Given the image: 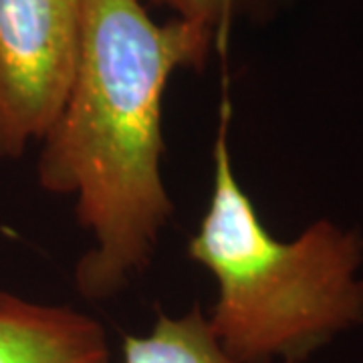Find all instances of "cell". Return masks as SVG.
Instances as JSON below:
<instances>
[{
    "label": "cell",
    "mask_w": 363,
    "mask_h": 363,
    "mask_svg": "<svg viewBox=\"0 0 363 363\" xmlns=\"http://www.w3.org/2000/svg\"><path fill=\"white\" fill-rule=\"evenodd\" d=\"M123 363H240L230 357L214 335L206 315L194 307L184 317L160 313L150 335H128Z\"/></svg>",
    "instance_id": "5b68a950"
},
{
    "label": "cell",
    "mask_w": 363,
    "mask_h": 363,
    "mask_svg": "<svg viewBox=\"0 0 363 363\" xmlns=\"http://www.w3.org/2000/svg\"><path fill=\"white\" fill-rule=\"evenodd\" d=\"M176 13V18L208 33L218 49H224L236 0H152Z\"/></svg>",
    "instance_id": "8992f818"
},
{
    "label": "cell",
    "mask_w": 363,
    "mask_h": 363,
    "mask_svg": "<svg viewBox=\"0 0 363 363\" xmlns=\"http://www.w3.org/2000/svg\"><path fill=\"white\" fill-rule=\"evenodd\" d=\"M0 363H109V350L89 315L0 293Z\"/></svg>",
    "instance_id": "277c9868"
},
{
    "label": "cell",
    "mask_w": 363,
    "mask_h": 363,
    "mask_svg": "<svg viewBox=\"0 0 363 363\" xmlns=\"http://www.w3.org/2000/svg\"><path fill=\"white\" fill-rule=\"evenodd\" d=\"M83 0H0V157L59 117L75 77Z\"/></svg>",
    "instance_id": "3957f363"
},
{
    "label": "cell",
    "mask_w": 363,
    "mask_h": 363,
    "mask_svg": "<svg viewBox=\"0 0 363 363\" xmlns=\"http://www.w3.org/2000/svg\"><path fill=\"white\" fill-rule=\"evenodd\" d=\"M230 104L214 142V186L188 257L218 285L208 323L240 363L303 362L335 333L363 321V240L331 220L277 240L234 176Z\"/></svg>",
    "instance_id": "7a4b0ae2"
},
{
    "label": "cell",
    "mask_w": 363,
    "mask_h": 363,
    "mask_svg": "<svg viewBox=\"0 0 363 363\" xmlns=\"http://www.w3.org/2000/svg\"><path fill=\"white\" fill-rule=\"evenodd\" d=\"M214 47L180 18L154 23L142 0H83L75 77L37 166L47 192L77 196L93 234L75 271L83 297L116 295L152 259L172 214L160 172L164 93L176 69L204 67Z\"/></svg>",
    "instance_id": "6da1fadb"
}]
</instances>
